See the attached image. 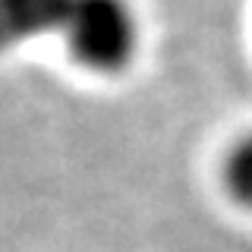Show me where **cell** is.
Returning <instances> with one entry per match:
<instances>
[{
	"label": "cell",
	"mask_w": 252,
	"mask_h": 252,
	"mask_svg": "<svg viewBox=\"0 0 252 252\" xmlns=\"http://www.w3.org/2000/svg\"><path fill=\"white\" fill-rule=\"evenodd\" d=\"M60 35L82 66L117 73L136 54L139 26L126 0H69Z\"/></svg>",
	"instance_id": "1"
},
{
	"label": "cell",
	"mask_w": 252,
	"mask_h": 252,
	"mask_svg": "<svg viewBox=\"0 0 252 252\" xmlns=\"http://www.w3.org/2000/svg\"><path fill=\"white\" fill-rule=\"evenodd\" d=\"M69 0H0V54L63 29Z\"/></svg>",
	"instance_id": "2"
},
{
	"label": "cell",
	"mask_w": 252,
	"mask_h": 252,
	"mask_svg": "<svg viewBox=\"0 0 252 252\" xmlns=\"http://www.w3.org/2000/svg\"><path fill=\"white\" fill-rule=\"evenodd\" d=\"M224 183L236 202L252 208V136H246L230 152L227 167H224Z\"/></svg>",
	"instance_id": "3"
}]
</instances>
